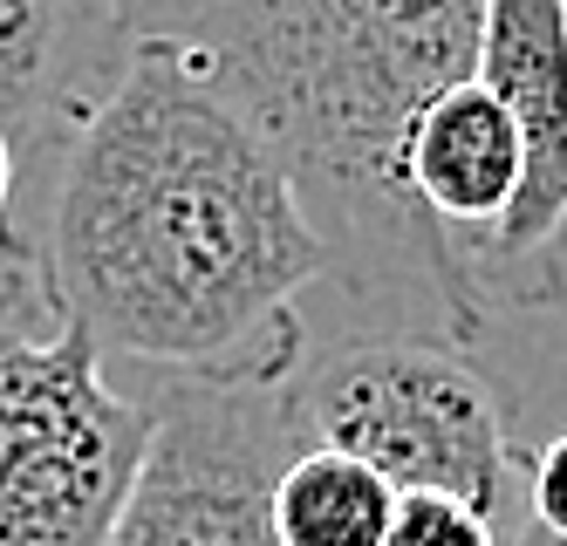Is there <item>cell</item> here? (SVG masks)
<instances>
[{
  "label": "cell",
  "mask_w": 567,
  "mask_h": 546,
  "mask_svg": "<svg viewBox=\"0 0 567 546\" xmlns=\"http://www.w3.org/2000/svg\"><path fill=\"white\" fill-rule=\"evenodd\" d=\"M301 444H329L383 472L396 492H452L485 519L519 526L513 403L465 349L424 334H355L308 356L288 383Z\"/></svg>",
  "instance_id": "3"
},
{
  "label": "cell",
  "mask_w": 567,
  "mask_h": 546,
  "mask_svg": "<svg viewBox=\"0 0 567 546\" xmlns=\"http://www.w3.org/2000/svg\"><path fill=\"white\" fill-rule=\"evenodd\" d=\"M49 280H42V260H34V246L28 254H8L0 260V328H14V321H49Z\"/></svg>",
  "instance_id": "12"
},
{
  "label": "cell",
  "mask_w": 567,
  "mask_h": 546,
  "mask_svg": "<svg viewBox=\"0 0 567 546\" xmlns=\"http://www.w3.org/2000/svg\"><path fill=\"white\" fill-rule=\"evenodd\" d=\"M42 219L49 308L96 356L233 390L301 375V293L336 280V260L288 164L198 49L131 41L103 103L55 151Z\"/></svg>",
  "instance_id": "1"
},
{
  "label": "cell",
  "mask_w": 567,
  "mask_h": 546,
  "mask_svg": "<svg viewBox=\"0 0 567 546\" xmlns=\"http://www.w3.org/2000/svg\"><path fill=\"white\" fill-rule=\"evenodd\" d=\"M233 8V0H110L116 28H124L131 41H192L206 34L219 14Z\"/></svg>",
  "instance_id": "11"
},
{
  "label": "cell",
  "mask_w": 567,
  "mask_h": 546,
  "mask_svg": "<svg viewBox=\"0 0 567 546\" xmlns=\"http://www.w3.org/2000/svg\"><path fill=\"white\" fill-rule=\"evenodd\" d=\"M151 416L157 431L110 546H280L267 492L301 444L288 390L165 383Z\"/></svg>",
  "instance_id": "5"
},
{
  "label": "cell",
  "mask_w": 567,
  "mask_h": 546,
  "mask_svg": "<svg viewBox=\"0 0 567 546\" xmlns=\"http://www.w3.org/2000/svg\"><path fill=\"white\" fill-rule=\"evenodd\" d=\"M151 431V396L110 383L83 328H0V546H110Z\"/></svg>",
  "instance_id": "4"
},
{
  "label": "cell",
  "mask_w": 567,
  "mask_h": 546,
  "mask_svg": "<svg viewBox=\"0 0 567 546\" xmlns=\"http://www.w3.org/2000/svg\"><path fill=\"white\" fill-rule=\"evenodd\" d=\"M14 178H21V151H14V137L8 131H0V260H8V254H28V233L14 226Z\"/></svg>",
  "instance_id": "13"
},
{
  "label": "cell",
  "mask_w": 567,
  "mask_h": 546,
  "mask_svg": "<svg viewBox=\"0 0 567 546\" xmlns=\"http://www.w3.org/2000/svg\"><path fill=\"white\" fill-rule=\"evenodd\" d=\"M403 192L458 246V260L472 267V287H478L485 246H493V233L506 226L519 198V131L478 75L452 82L444 96L417 110L411 137H403Z\"/></svg>",
  "instance_id": "8"
},
{
  "label": "cell",
  "mask_w": 567,
  "mask_h": 546,
  "mask_svg": "<svg viewBox=\"0 0 567 546\" xmlns=\"http://www.w3.org/2000/svg\"><path fill=\"white\" fill-rule=\"evenodd\" d=\"M478 82L519 131V198L478 260L485 308L567 293V0H485Z\"/></svg>",
  "instance_id": "6"
},
{
  "label": "cell",
  "mask_w": 567,
  "mask_h": 546,
  "mask_svg": "<svg viewBox=\"0 0 567 546\" xmlns=\"http://www.w3.org/2000/svg\"><path fill=\"white\" fill-rule=\"evenodd\" d=\"M131 55L110 0H0V131L14 151H62Z\"/></svg>",
  "instance_id": "7"
},
{
  "label": "cell",
  "mask_w": 567,
  "mask_h": 546,
  "mask_svg": "<svg viewBox=\"0 0 567 546\" xmlns=\"http://www.w3.org/2000/svg\"><path fill=\"white\" fill-rule=\"evenodd\" d=\"M383 546H506V526L452 492H396V519Z\"/></svg>",
  "instance_id": "10"
},
{
  "label": "cell",
  "mask_w": 567,
  "mask_h": 546,
  "mask_svg": "<svg viewBox=\"0 0 567 546\" xmlns=\"http://www.w3.org/2000/svg\"><path fill=\"white\" fill-rule=\"evenodd\" d=\"M485 0H233L192 41L260 123L362 308L472 349L485 301L472 267L403 192V137L431 96L478 75Z\"/></svg>",
  "instance_id": "2"
},
{
  "label": "cell",
  "mask_w": 567,
  "mask_h": 546,
  "mask_svg": "<svg viewBox=\"0 0 567 546\" xmlns=\"http://www.w3.org/2000/svg\"><path fill=\"white\" fill-rule=\"evenodd\" d=\"M267 519L280 546H383L396 519V485L362 457L329 444H295L274 472Z\"/></svg>",
  "instance_id": "9"
}]
</instances>
